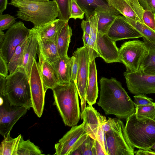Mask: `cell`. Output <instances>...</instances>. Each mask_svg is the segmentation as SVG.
<instances>
[{"label": "cell", "instance_id": "6da1fadb", "mask_svg": "<svg viewBox=\"0 0 155 155\" xmlns=\"http://www.w3.org/2000/svg\"><path fill=\"white\" fill-rule=\"evenodd\" d=\"M100 94L98 105L106 115L113 114L126 119L135 111L134 102L114 78L102 77L100 80Z\"/></svg>", "mask_w": 155, "mask_h": 155}, {"label": "cell", "instance_id": "7a4b0ae2", "mask_svg": "<svg viewBox=\"0 0 155 155\" xmlns=\"http://www.w3.org/2000/svg\"><path fill=\"white\" fill-rule=\"evenodd\" d=\"M54 104L66 126L76 125L81 116L78 94L74 82L58 83L52 89Z\"/></svg>", "mask_w": 155, "mask_h": 155}, {"label": "cell", "instance_id": "3957f363", "mask_svg": "<svg viewBox=\"0 0 155 155\" xmlns=\"http://www.w3.org/2000/svg\"><path fill=\"white\" fill-rule=\"evenodd\" d=\"M17 7L18 18L32 22L35 28L46 25L58 16L56 4L54 1L45 2L24 1L8 4Z\"/></svg>", "mask_w": 155, "mask_h": 155}, {"label": "cell", "instance_id": "277c9868", "mask_svg": "<svg viewBox=\"0 0 155 155\" xmlns=\"http://www.w3.org/2000/svg\"><path fill=\"white\" fill-rule=\"evenodd\" d=\"M6 78L5 91L1 95L6 96L12 105L23 106L28 110L32 107L30 77L25 69L18 67Z\"/></svg>", "mask_w": 155, "mask_h": 155}, {"label": "cell", "instance_id": "5b68a950", "mask_svg": "<svg viewBox=\"0 0 155 155\" xmlns=\"http://www.w3.org/2000/svg\"><path fill=\"white\" fill-rule=\"evenodd\" d=\"M125 131L132 145L139 149H148L155 144V121L135 112L126 119Z\"/></svg>", "mask_w": 155, "mask_h": 155}, {"label": "cell", "instance_id": "8992f818", "mask_svg": "<svg viewBox=\"0 0 155 155\" xmlns=\"http://www.w3.org/2000/svg\"><path fill=\"white\" fill-rule=\"evenodd\" d=\"M111 129L105 133L108 155H134V147L127 135L125 125L119 118H110Z\"/></svg>", "mask_w": 155, "mask_h": 155}, {"label": "cell", "instance_id": "52a82bcc", "mask_svg": "<svg viewBox=\"0 0 155 155\" xmlns=\"http://www.w3.org/2000/svg\"><path fill=\"white\" fill-rule=\"evenodd\" d=\"M149 53V48L144 41L139 40L125 42L119 48V58L130 72L137 71L145 58Z\"/></svg>", "mask_w": 155, "mask_h": 155}, {"label": "cell", "instance_id": "ba28073f", "mask_svg": "<svg viewBox=\"0 0 155 155\" xmlns=\"http://www.w3.org/2000/svg\"><path fill=\"white\" fill-rule=\"evenodd\" d=\"M31 29L26 27L21 21L16 22L5 33L0 43V56L8 64L16 48L29 35Z\"/></svg>", "mask_w": 155, "mask_h": 155}, {"label": "cell", "instance_id": "9c48e42d", "mask_svg": "<svg viewBox=\"0 0 155 155\" xmlns=\"http://www.w3.org/2000/svg\"><path fill=\"white\" fill-rule=\"evenodd\" d=\"M73 54L77 57L78 62V69L75 85L81 100L82 113L86 105V93L90 62L89 54L87 48L83 46L77 48Z\"/></svg>", "mask_w": 155, "mask_h": 155}, {"label": "cell", "instance_id": "30bf717a", "mask_svg": "<svg viewBox=\"0 0 155 155\" xmlns=\"http://www.w3.org/2000/svg\"><path fill=\"white\" fill-rule=\"evenodd\" d=\"M88 135L83 123L79 125L72 127L55 144L54 155H71L83 143Z\"/></svg>", "mask_w": 155, "mask_h": 155}, {"label": "cell", "instance_id": "8fae6325", "mask_svg": "<svg viewBox=\"0 0 155 155\" xmlns=\"http://www.w3.org/2000/svg\"><path fill=\"white\" fill-rule=\"evenodd\" d=\"M0 134L4 137L28 109L23 106L11 104L5 96L0 95Z\"/></svg>", "mask_w": 155, "mask_h": 155}, {"label": "cell", "instance_id": "7c38bea8", "mask_svg": "<svg viewBox=\"0 0 155 155\" xmlns=\"http://www.w3.org/2000/svg\"><path fill=\"white\" fill-rule=\"evenodd\" d=\"M124 75L131 93L135 95L155 93V75L144 74L139 71L134 72L126 71Z\"/></svg>", "mask_w": 155, "mask_h": 155}, {"label": "cell", "instance_id": "4fadbf2b", "mask_svg": "<svg viewBox=\"0 0 155 155\" xmlns=\"http://www.w3.org/2000/svg\"><path fill=\"white\" fill-rule=\"evenodd\" d=\"M32 108L37 116L41 117L43 111L45 93L38 63L34 59L30 76Z\"/></svg>", "mask_w": 155, "mask_h": 155}, {"label": "cell", "instance_id": "5bb4252c", "mask_svg": "<svg viewBox=\"0 0 155 155\" xmlns=\"http://www.w3.org/2000/svg\"><path fill=\"white\" fill-rule=\"evenodd\" d=\"M107 34L115 41L142 37L141 35L126 20L124 16L120 15L116 18Z\"/></svg>", "mask_w": 155, "mask_h": 155}, {"label": "cell", "instance_id": "9a60e30c", "mask_svg": "<svg viewBox=\"0 0 155 155\" xmlns=\"http://www.w3.org/2000/svg\"><path fill=\"white\" fill-rule=\"evenodd\" d=\"M116 42L107 34L98 32L96 41L97 51L100 57L107 63L121 62L119 48L116 45Z\"/></svg>", "mask_w": 155, "mask_h": 155}, {"label": "cell", "instance_id": "2e32d148", "mask_svg": "<svg viewBox=\"0 0 155 155\" xmlns=\"http://www.w3.org/2000/svg\"><path fill=\"white\" fill-rule=\"evenodd\" d=\"M108 5L125 17L143 23L142 15L144 10L138 0H106Z\"/></svg>", "mask_w": 155, "mask_h": 155}, {"label": "cell", "instance_id": "e0dca14e", "mask_svg": "<svg viewBox=\"0 0 155 155\" xmlns=\"http://www.w3.org/2000/svg\"><path fill=\"white\" fill-rule=\"evenodd\" d=\"M81 118L83 120L85 130L88 135L96 139L99 127L106 120V117L98 112L92 106L86 107L81 113Z\"/></svg>", "mask_w": 155, "mask_h": 155}, {"label": "cell", "instance_id": "ac0fdd59", "mask_svg": "<svg viewBox=\"0 0 155 155\" xmlns=\"http://www.w3.org/2000/svg\"><path fill=\"white\" fill-rule=\"evenodd\" d=\"M38 33L33 27L31 29L28 41L23 51L22 67L25 69L30 76L34 59L37 58L38 53Z\"/></svg>", "mask_w": 155, "mask_h": 155}, {"label": "cell", "instance_id": "d6986e66", "mask_svg": "<svg viewBox=\"0 0 155 155\" xmlns=\"http://www.w3.org/2000/svg\"><path fill=\"white\" fill-rule=\"evenodd\" d=\"M39 61L38 62L45 92L48 89H52L58 84L57 79L51 64L43 55L38 51Z\"/></svg>", "mask_w": 155, "mask_h": 155}, {"label": "cell", "instance_id": "ffe728a7", "mask_svg": "<svg viewBox=\"0 0 155 155\" xmlns=\"http://www.w3.org/2000/svg\"><path fill=\"white\" fill-rule=\"evenodd\" d=\"M74 56L59 57L51 64L54 71L58 83H69L71 81V71Z\"/></svg>", "mask_w": 155, "mask_h": 155}, {"label": "cell", "instance_id": "44dd1931", "mask_svg": "<svg viewBox=\"0 0 155 155\" xmlns=\"http://www.w3.org/2000/svg\"><path fill=\"white\" fill-rule=\"evenodd\" d=\"M98 89L97 73L95 59L90 62L88 81L86 93L87 102L89 105L94 104L98 97Z\"/></svg>", "mask_w": 155, "mask_h": 155}, {"label": "cell", "instance_id": "7402d4cb", "mask_svg": "<svg viewBox=\"0 0 155 155\" xmlns=\"http://www.w3.org/2000/svg\"><path fill=\"white\" fill-rule=\"evenodd\" d=\"M66 22H68L58 18L43 26L36 28H34L41 38L56 43L60 31Z\"/></svg>", "mask_w": 155, "mask_h": 155}, {"label": "cell", "instance_id": "603a6c76", "mask_svg": "<svg viewBox=\"0 0 155 155\" xmlns=\"http://www.w3.org/2000/svg\"><path fill=\"white\" fill-rule=\"evenodd\" d=\"M86 16L94 11H117L110 6L106 0H75Z\"/></svg>", "mask_w": 155, "mask_h": 155}, {"label": "cell", "instance_id": "cb8c5ba5", "mask_svg": "<svg viewBox=\"0 0 155 155\" xmlns=\"http://www.w3.org/2000/svg\"><path fill=\"white\" fill-rule=\"evenodd\" d=\"M72 35V30L66 22L60 31L56 42L59 57L68 56V51Z\"/></svg>", "mask_w": 155, "mask_h": 155}, {"label": "cell", "instance_id": "d4e9b609", "mask_svg": "<svg viewBox=\"0 0 155 155\" xmlns=\"http://www.w3.org/2000/svg\"><path fill=\"white\" fill-rule=\"evenodd\" d=\"M143 38L148 46L149 53L143 61L139 71L144 74L155 75V43Z\"/></svg>", "mask_w": 155, "mask_h": 155}, {"label": "cell", "instance_id": "484cf974", "mask_svg": "<svg viewBox=\"0 0 155 155\" xmlns=\"http://www.w3.org/2000/svg\"><path fill=\"white\" fill-rule=\"evenodd\" d=\"M38 51L41 52L51 64L54 63L59 57L56 43L42 39L38 35Z\"/></svg>", "mask_w": 155, "mask_h": 155}, {"label": "cell", "instance_id": "4316f807", "mask_svg": "<svg viewBox=\"0 0 155 155\" xmlns=\"http://www.w3.org/2000/svg\"><path fill=\"white\" fill-rule=\"evenodd\" d=\"M99 15L98 22V32L107 34L116 18L120 15L117 11H96Z\"/></svg>", "mask_w": 155, "mask_h": 155}, {"label": "cell", "instance_id": "83f0119b", "mask_svg": "<svg viewBox=\"0 0 155 155\" xmlns=\"http://www.w3.org/2000/svg\"><path fill=\"white\" fill-rule=\"evenodd\" d=\"M10 132L4 136L0 146V155H17L18 143L22 136L20 134L15 138H12Z\"/></svg>", "mask_w": 155, "mask_h": 155}, {"label": "cell", "instance_id": "f1b7e54d", "mask_svg": "<svg viewBox=\"0 0 155 155\" xmlns=\"http://www.w3.org/2000/svg\"><path fill=\"white\" fill-rule=\"evenodd\" d=\"M29 35L17 47L8 64L9 74L14 72L18 67L21 66L24 50L28 41Z\"/></svg>", "mask_w": 155, "mask_h": 155}, {"label": "cell", "instance_id": "f546056e", "mask_svg": "<svg viewBox=\"0 0 155 155\" xmlns=\"http://www.w3.org/2000/svg\"><path fill=\"white\" fill-rule=\"evenodd\" d=\"M43 154L38 146L31 142L30 140H25L21 136L18 145L17 155Z\"/></svg>", "mask_w": 155, "mask_h": 155}, {"label": "cell", "instance_id": "4dcf8cb0", "mask_svg": "<svg viewBox=\"0 0 155 155\" xmlns=\"http://www.w3.org/2000/svg\"><path fill=\"white\" fill-rule=\"evenodd\" d=\"M126 20L145 38L155 43V30L151 28L144 23L134 21L124 17Z\"/></svg>", "mask_w": 155, "mask_h": 155}, {"label": "cell", "instance_id": "1f68e13d", "mask_svg": "<svg viewBox=\"0 0 155 155\" xmlns=\"http://www.w3.org/2000/svg\"><path fill=\"white\" fill-rule=\"evenodd\" d=\"M56 4L58 11V18L68 22L71 18L72 0H53Z\"/></svg>", "mask_w": 155, "mask_h": 155}, {"label": "cell", "instance_id": "d6a6232c", "mask_svg": "<svg viewBox=\"0 0 155 155\" xmlns=\"http://www.w3.org/2000/svg\"><path fill=\"white\" fill-rule=\"evenodd\" d=\"M82 38L84 43L83 46L87 48L88 51L90 62L96 58L100 57L97 51L96 45L90 35L83 32Z\"/></svg>", "mask_w": 155, "mask_h": 155}, {"label": "cell", "instance_id": "836d02e7", "mask_svg": "<svg viewBox=\"0 0 155 155\" xmlns=\"http://www.w3.org/2000/svg\"><path fill=\"white\" fill-rule=\"evenodd\" d=\"M94 140V139L88 135L83 143L71 155H93Z\"/></svg>", "mask_w": 155, "mask_h": 155}, {"label": "cell", "instance_id": "e575fe53", "mask_svg": "<svg viewBox=\"0 0 155 155\" xmlns=\"http://www.w3.org/2000/svg\"><path fill=\"white\" fill-rule=\"evenodd\" d=\"M135 113L139 115L152 118L155 114V103L153 104L136 105Z\"/></svg>", "mask_w": 155, "mask_h": 155}, {"label": "cell", "instance_id": "d590c367", "mask_svg": "<svg viewBox=\"0 0 155 155\" xmlns=\"http://www.w3.org/2000/svg\"><path fill=\"white\" fill-rule=\"evenodd\" d=\"M16 18L9 14L0 15V30L8 29L15 22Z\"/></svg>", "mask_w": 155, "mask_h": 155}, {"label": "cell", "instance_id": "8d00e7d4", "mask_svg": "<svg viewBox=\"0 0 155 155\" xmlns=\"http://www.w3.org/2000/svg\"><path fill=\"white\" fill-rule=\"evenodd\" d=\"M143 23L146 25L155 30V13L149 10H144L142 15Z\"/></svg>", "mask_w": 155, "mask_h": 155}, {"label": "cell", "instance_id": "74e56055", "mask_svg": "<svg viewBox=\"0 0 155 155\" xmlns=\"http://www.w3.org/2000/svg\"><path fill=\"white\" fill-rule=\"evenodd\" d=\"M85 12L82 9L75 0H72L70 18L76 19H82L84 18Z\"/></svg>", "mask_w": 155, "mask_h": 155}, {"label": "cell", "instance_id": "f35d334b", "mask_svg": "<svg viewBox=\"0 0 155 155\" xmlns=\"http://www.w3.org/2000/svg\"><path fill=\"white\" fill-rule=\"evenodd\" d=\"M135 106L153 104V99L147 96L145 94H140L134 96Z\"/></svg>", "mask_w": 155, "mask_h": 155}, {"label": "cell", "instance_id": "ab89813d", "mask_svg": "<svg viewBox=\"0 0 155 155\" xmlns=\"http://www.w3.org/2000/svg\"><path fill=\"white\" fill-rule=\"evenodd\" d=\"M101 126L98 129L95 139L97 140L100 143L106 155H108L105 133L102 130Z\"/></svg>", "mask_w": 155, "mask_h": 155}, {"label": "cell", "instance_id": "60d3db41", "mask_svg": "<svg viewBox=\"0 0 155 155\" xmlns=\"http://www.w3.org/2000/svg\"><path fill=\"white\" fill-rule=\"evenodd\" d=\"M144 10L150 11L155 13V0H138Z\"/></svg>", "mask_w": 155, "mask_h": 155}, {"label": "cell", "instance_id": "b9f144b4", "mask_svg": "<svg viewBox=\"0 0 155 155\" xmlns=\"http://www.w3.org/2000/svg\"><path fill=\"white\" fill-rule=\"evenodd\" d=\"M73 55L74 56V60L71 68V81L74 82L75 84L78 69V62L77 57L74 54Z\"/></svg>", "mask_w": 155, "mask_h": 155}, {"label": "cell", "instance_id": "7bdbcfd3", "mask_svg": "<svg viewBox=\"0 0 155 155\" xmlns=\"http://www.w3.org/2000/svg\"><path fill=\"white\" fill-rule=\"evenodd\" d=\"M92 153L93 155H106L101 145L96 139H94V140Z\"/></svg>", "mask_w": 155, "mask_h": 155}, {"label": "cell", "instance_id": "ee69618b", "mask_svg": "<svg viewBox=\"0 0 155 155\" xmlns=\"http://www.w3.org/2000/svg\"><path fill=\"white\" fill-rule=\"evenodd\" d=\"M8 63L0 56V75L6 77L8 75Z\"/></svg>", "mask_w": 155, "mask_h": 155}, {"label": "cell", "instance_id": "f6af8a7d", "mask_svg": "<svg viewBox=\"0 0 155 155\" xmlns=\"http://www.w3.org/2000/svg\"><path fill=\"white\" fill-rule=\"evenodd\" d=\"M86 20H83L81 23V28L84 32L90 36L91 31V26L89 18H86Z\"/></svg>", "mask_w": 155, "mask_h": 155}, {"label": "cell", "instance_id": "bcb514c9", "mask_svg": "<svg viewBox=\"0 0 155 155\" xmlns=\"http://www.w3.org/2000/svg\"><path fill=\"white\" fill-rule=\"evenodd\" d=\"M135 153L136 155H155V151L150 148L139 149Z\"/></svg>", "mask_w": 155, "mask_h": 155}, {"label": "cell", "instance_id": "7dc6e473", "mask_svg": "<svg viewBox=\"0 0 155 155\" xmlns=\"http://www.w3.org/2000/svg\"><path fill=\"white\" fill-rule=\"evenodd\" d=\"M8 0H0V15L2 14L3 11L7 8Z\"/></svg>", "mask_w": 155, "mask_h": 155}, {"label": "cell", "instance_id": "c3c4849f", "mask_svg": "<svg viewBox=\"0 0 155 155\" xmlns=\"http://www.w3.org/2000/svg\"><path fill=\"white\" fill-rule=\"evenodd\" d=\"M49 0H11V2H16L24 1H33V2H45L49 1Z\"/></svg>", "mask_w": 155, "mask_h": 155}, {"label": "cell", "instance_id": "681fc988", "mask_svg": "<svg viewBox=\"0 0 155 155\" xmlns=\"http://www.w3.org/2000/svg\"><path fill=\"white\" fill-rule=\"evenodd\" d=\"M5 33L3 31L0 30V43H1L3 41Z\"/></svg>", "mask_w": 155, "mask_h": 155}, {"label": "cell", "instance_id": "f907efd6", "mask_svg": "<svg viewBox=\"0 0 155 155\" xmlns=\"http://www.w3.org/2000/svg\"><path fill=\"white\" fill-rule=\"evenodd\" d=\"M150 148L151 149L155 150V144L151 147Z\"/></svg>", "mask_w": 155, "mask_h": 155}, {"label": "cell", "instance_id": "816d5d0a", "mask_svg": "<svg viewBox=\"0 0 155 155\" xmlns=\"http://www.w3.org/2000/svg\"><path fill=\"white\" fill-rule=\"evenodd\" d=\"M152 119L154 121H155V114Z\"/></svg>", "mask_w": 155, "mask_h": 155}]
</instances>
